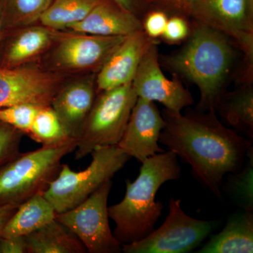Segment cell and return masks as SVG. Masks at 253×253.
<instances>
[{
  "instance_id": "17",
  "label": "cell",
  "mask_w": 253,
  "mask_h": 253,
  "mask_svg": "<svg viewBox=\"0 0 253 253\" xmlns=\"http://www.w3.org/2000/svg\"><path fill=\"white\" fill-rule=\"evenodd\" d=\"M214 111L220 115L226 125L253 140V81L241 82L235 90L224 91L218 99Z\"/></svg>"
},
{
  "instance_id": "11",
  "label": "cell",
  "mask_w": 253,
  "mask_h": 253,
  "mask_svg": "<svg viewBox=\"0 0 253 253\" xmlns=\"http://www.w3.org/2000/svg\"><path fill=\"white\" fill-rule=\"evenodd\" d=\"M59 81L57 76L36 66L0 69V108L49 106L60 89Z\"/></svg>"
},
{
  "instance_id": "33",
  "label": "cell",
  "mask_w": 253,
  "mask_h": 253,
  "mask_svg": "<svg viewBox=\"0 0 253 253\" xmlns=\"http://www.w3.org/2000/svg\"><path fill=\"white\" fill-rule=\"evenodd\" d=\"M17 205H5L0 206V238L1 232L7 221L9 220L11 216L16 212L18 208Z\"/></svg>"
},
{
  "instance_id": "5",
  "label": "cell",
  "mask_w": 253,
  "mask_h": 253,
  "mask_svg": "<svg viewBox=\"0 0 253 253\" xmlns=\"http://www.w3.org/2000/svg\"><path fill=\"white\" fill-rule=\"evenodd\" d=\"M90 154L92 161L84 170L76 172L68 165H61L59 174L43 192L56 214L81 204L105 182L111 180L130 159L118 145L96 148Z\"/></svg>"
},
{
  "instance_id": "25",
  "label": "cell",
  "mask_w": 253,
  "mask_h": 253,
  "mask_svg": "<svg viewBox=\"0 0 253 253\" xmlns=\"http://www.w3.org/2000/svg\"><path fill=\"white\" fill-rule=\"evenodd\" d=\"M41 107L34 104H20L0 108V121L28 134Z\"/></svg>"
},
{
  "instance_id": "7",
  "label": "cell",
  "mask_w": 253,
  "mask_h": 253,
  "mask_svg": "<svg viewBox=\"0 0 253 253\" xmlns=\"http://www.w3.org/2000/svg\"><path fill=\"white\" fill-rule=\"evenodd\" d=\"M215 221L187 215L181 200L170 198L169 214L158 229L144 239L122 245L125 253H186L196 249L215 229Z\"/></svg>"
},
{
  "instance_id": "30",
  "label": "cell",
  "mask_w": 253,
  "mask_h": 253,
  "mask_svg": "<svg viewBox=\"0 0 253 253\" xmlns=\"http://www.w3.org/2000/svg\"><path fill=\"white\" fill-rule=\"evenodd\" d=\"M0 253H28L26 236L0 238Z\"/></svg>"
},
{
  "instance_id": "14",
  "label": "cell",
  "mask_w": 253,
  "mask_h": 253,
  "mask_svg": "<svg viewBox=\"0 0 253 253\" xmlns=\"http://www.w3.org/2000/svg\"><path fill=\"white\" fill-rule=\"evenodd\" d=\"M126 36L82 34L64 38L54 53L56 66L65 69L101 67Z\"/></svg>"
},
{
  "instance_id": "9",
  "label": "cell",
  "mask_w": 253,
  "mask_h": 253,
  "mask_svg": "<svg viewBox=\"0 0 253 253\" xmlns=\"http://www.w3.org/2000/svg\"><path fill=\"white\" fill-rule=\"evenodd\" d=\"M195 20L227 36L245 54L246 65L253 66V2L251 0H193Z\"/></svg>"
},
{
  "instance_id": "13",
  "label": "cell",
  "mask_w": 253,
  "mask_h": 253,
  "mask_svg": "<svg viewBox=\"0 0 253 253\" xmlns=\"http://www.w3.org/2000/svg\"><path fill=\"white\" fill-rule=\"evenodd\" d=\"M154 41L144 30L126 36L100 68L96 80L98 91L131 83L146 48Z\"/></svg>"
},
{
  "instance_id": "27",
  "label": "cell",
  "mask_w": 253,
  "mask_h": 253,
  "mask_svg": "<svg viewBox=\"0 0 253 253\" xmlns=\"http://www.w3.org/2000/svg\"><path fill=\"white\" fill-rule=\"evenodd\" d=\"M23 133L0 121V167L20 154Z\"/></svg>"
},
{
  "instance_id": "22",
  "label": "cell",
  "mask_w": 253,
  "mask_h": 253,
  "mask_svg": "<svg viewBox=\"0 0 253 253\" xmlns=\"http://www.w3.org/2000/svg\"><path fill=\"white\" fill-rule=\"evenodd\" d=\"M52 33L46 27H32L22 32L11 43L6 61L10 66H17L35 57L46 49L52 41Z\"/></svg>"
},
{
  "instance_id": "12",
  "label": "cell",
  "mask_w": 253,
  "mask_h": 253,
  "mask_svg": "<svg viewBox=\"0 0 253 253\" xmlns=\"http://www.w3.org/2000/svg\"><path fill=\"white\" fill-rule=\"evenodd\" d=\"M165 124L155 102L138 97L118 147L140 163L164 152L158 144Z\"/></svg>"
},
{
  "instance_id": "4",
  "label": "cell",
  "mask_w": 253,
  "mask_h": 253,
  "mask_svg": "<svg viewBox=\"0 0 253 253\" xmlns=\"http://www.w3.org/2000/svg\"><path fill=\"white\" fill-rule=\"evenodd\" d=\"M78 140L42 146L21 154L0 167V206L20 205L43 193L61 167V160L76 151Z\"/></svg>"
},
{
  "instance_id": "20",
  "label": "cell",
  "mask_w": 253,
  "mask_h": 253,
  "mask_svg": "<svg viewBox=\"0 0 253 253\" xmlns=\"http://www.w3.org/2000/svg\"><path fill=\"white\" fill-rule=\"evenodd\" d=\"M26 237L28 253H87L77 236L56 219Z\"/></svg>"
},
{
  "instance_id": "15",
  "label": "cell",
  "mask_w": 253,
  "mask_h": 253,
  "mask_svg": "<svg viewBox=\"0 0 253 253\" xmlns=\"http://www.w3.org/2000/svg\"><path fill=\"white\" fill-rule=\"evenodd\" d=\"M95 100L92 79L74 82L60 89L50 106L72 139H79Z\"/></svg>"
},
{
  "instance_id": "31",
  "label": "cell",
  "mask_w": 253,
  "mask_h": 253,
  "mask_svg": "<svg viewBox=\"0 0 253 253\" xmlns=\"http://www.w3.org/2000/svg\"><path fill=\"white\" fill-rule=\"evenodd\" d=\"M112 1L118 4L120 7L135 15L139 18V14L144 6L145 1L148 0H112Z\"/></svg>"
},
{
  "instance_id": "16",
  "label": "cell",
  "mask_w": 253,
  "mask_h": 253,
  "mask_svg": "<svg viewBox=\"0 0 253 253\" xmlns=\"http://www.w3.org/2000/svg\"><path fill=\"white\" fill-rule=\"evenodd\" d=\"M68 29L80 34L127 36L143 31V23L137 16L120 7L112 0H101L83 21Z\"/></svg>"
},
{
  "instance_id": "6",
  "label": "cell",
  "mask_w": 253,
  "mask_h": 253,
  "mask_svg": "<svg viewBox=\"0 0 253 253\" xmlns=\"http://www.w3.org/2000/svg\"><path fill=\"white\" fill-rule=\"evenodd\" d=\"M137 99L131 83L101 91L78 139L75 159L85 157L96 148L117 145Z\"/></svg>"
},
{
  "instance_id": "24",
  "label": "cell",
  "mask_w": 253,
  "mask_h": 253,
  "mask_svg": "<svg viewBox=\"0 0 253 253\" xmlns=\"http://www.w3.org/2000/svg\"><path fill=\"white\" fill-rule=\"evenodd\" d=\"M28 135L42 146L60 144L72 139L50 105L40 108Z\"/></svg>"
},
{
  "instance_id": "32",
  "label": "cell",
  "mask_w": 253,
  "mask_h": 253,
  "mask_svg": "<svg viewBox=\"0 0 253 253\" xmlns=\"http://www.w3.org/2000/svg\"><path fill=\"white\" fill-rule=\"evenodd\" d=\"M157 1H162L165 4L168 5L184 14L190 16L191 14L193 0H157Z\"/></svg>"
},
{
  "instance_id": "2",
  "label": "cell",
  "mask_w": 253,
  "mask_h": 253,
  "mask_svg": "<svg viewBox=\"0 0 253 253\" xmlns=\"http://www.w3.org/2000/svg\"><path fill=\"white\" fill-rule=\"evenodd\" d=\"M183 47L163 56L160 63L198 86L201 99L196 111L214 110L226 91L236 59V45L221 32L195 19Z\"/></svg>"
},
{
  "instance_id": "29",
  "label": "cell",
  "mask_w": 253,
  "mask_h": 253,
  "mask_svg": "<svg viewBox=\"0 0 253 253\" xmlns=\"http://www.w3.org/2000/svg\"><path fill=\"white\" fill-rule=\"evenodd\" d=\"M167 14L163 11H154L145 17L143 30L151 39L162 37L168 21Z\"/></svg>"
},
{
  "instance_id": "18",
  "label": "cell",
  "mask_w": 253,
  "mask_h": 253,
  "mask_svg": "<svg viewBox=\"0 0 253 253\" xmlns=\"http://www.w3.org/2000/svg\"><path fill=\"white\" fill-rule=\"evenodd\" d=\"M253 252V211H245L231 217L225 227L197 253H252Z\"/></svg>"
},
{
  "instance_id": "19",
  "label": "cell",
  "mask_w": 253,
  "mask_h": 253,
  "mask_svg": "<svg viewBox=\"0 0 253 253\" xmlns=\"http://www.w3.org/2000/svg\"><path fill=\"white\" fill-rule=\"evenodd\" d=\"M56 214L43 193L35 195L18 206L4 226L1 237L29 235L54 220Z\"/></svg>"
},
{
  "instance_id": "28",
  "label": "cell",
  "mask_w": 253,
  "mask_h": 253,
  "mask_svg": "<svg viewBox=\"0 0 253 253\" xmlns=\"http://www.w3.org/2000/svg\"><path fill=\"white\" fill-rule=\"evenodd\" d=\"M191 26L183 16H172L168 18L166 29L162 38L169 43H178L184 41L189 36Z\"/></svg>"
},
{
  "instance_id": "8",
  "label": "cell",
  "mask_w": 253,
  "mask_h": 253,
  "mask_svg": "<svg viewBox=\"0 0 253 253\" xmlns=\"http://www.w3.org/2000/svg\"><path fill=\"white\" fill-rule=\"evenodd\" d=\"M111 187L112 181H106L81 204L55 217L77 236L87 253L122 252V245L109 225L108 199Z\"/></svg>"
},
{
  "instance_id": "35",
  "label": "cell",
  "mask_w": 253,
  "mask_h": 253,
  "mask_svg": "<svg viewBox=\"0 0 253 253\" xmlns=\"http://www.w3.org/2000/svg\"><path fill=\"white\" fill-rule=\"evenodd\" d=\"M0 23H1V22H0Z\"/></svg>"
},
{
  "instance_id": "10",
  "label": "cell",
  "mask_w": 253,
  "mask_h": 253,
  "mask_svg": "<svg viewBox=\"0 0 253 253\" xmlns=\"http://www.w3.org/2000/svg\"><path fill=\"white\" fill-rule=\"evenodd\" d=\"M131 84L138 97L158 101L170 112L181 113L194 103L177 76L170 80L163 73L154 41L146 48Z\"/></svg>"
},
{
  "instance_id": "3",
  "label": "cell",
  "mask_w": 253,
  "mask_h": 253,
  "mask_svg": "<svg viewBox=\"0 0 253 253\" xmlns=\"http://www.w3.org/2000/svg\"><path fill=\"white\" fill-rule=\"evenodd\" d=\"M141 163L135 180H126L124 199L108 208L109 218L116 223L113 235L121 245L140 241L154 230L163 210L162 203L156 201L158 189L181 176L177 156L168 150Z\"/></svg>"
},
{
  "instance_id": "21",
  "label": "cell",
  "mask_w": 253,
  "mask_h": 253,
  "mask_svg": "<svg viewBox=\"0 0 253 253\" xmlns=\"http://www.w3.org/2000/svg\"><path fill=\"white\" fill-rule=\"evenodd\" d=\"M101 0H53L39 21L49 29L69 28L81 22Z\"/></svg>"
},
{
  "instance_id": "26",
  "label": "cell",
  "mask_w": 253,
  "mask_h": 253,
  "mask_svg": "<svg viewBox=\"0 0 253 253\" xmlns=\"http://www.w3.org/2000/svg\"><path fill=\"white\" fill-rule=\"evenodd\" d=\"M253 149L248 154L250 158L247 167L238 172L231 179V191L239 198L245 211H253Z\"/></svg>"
},
{
  "instance_id": "34",
  "label": "cell",
  "mask_w": 253,
  "mask_h": 253,
  "mask_svg": "<svg viewBox=\"0 0 253 253\" xmlns=\"http://www.w3.org/2000/svg\"><path fill=\"white\" fill-rule=\"evenodd\" d=\"M149 1V0H148ZM153 1H157V0H153Z\"/></svg>"
},
{
  "instance_id": "1",
  "label": "cell",
  "mask_w": 253,
  "mask_h": 253,
  "mask_svg": "<svg viewBox=\"0 0 253 253\" xmlns=\"http://www.w3.org/2000/svg\"><path fill=\"white\" fill-rule=\"evenodd\" d=\"M159 144L191 167L195 179L221 199L224 176L241 170L253 140L219 121L214 110L188 109L185 114L165 109Z\"/></svg>"
},
{
  "instance_id": "23",
  "label": "cell",
  "mask_w": 253,
  "mask_h": 253,
  "mask_svg": "<svg viewBox=\"0 0 253 253\" xmlns=\"http://www.w3.org/2000/svg\"><path fill=\"white\" fill-rule=\"evenodd\" d=\"M53 0H0V11L9 27L28 26L39 21Z\"/></svg>"
}]
</instances>
